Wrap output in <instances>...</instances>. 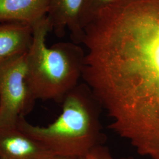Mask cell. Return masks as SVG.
Wrapping results in <instances>:
<instances>
[{
	"mask_svg": "<svg viewBox=\"0 0 159 159\" xmlns=\"http://www.w3.org/2000/svg\"><path fill=\"white\" fill-rule=\"evenodd\" d=\"M86 50L85 82L111 129L159 159V0H119L102 10Z\"/></svg>",
	"mask_w": 159,
	"mask_h": 159,
	"instance_id": "1",
	"label": "cell"
},
{
	"mask_svg": "<svg viewBox=\"0 0 159 159\" xmlns=\"http://www.w3.org/2000/svg\"><path fill=\"white\" fill-rule=\"evenodd\" d=\"M62 102L61 113L50 125H34L23 117L17 127L55 156L79 159L101 145L102 107L84 83L77 85Z\"/></svg>",
	"mask_w": 159,
	"mask_h": 159,
	"instance_id": "2",
	"label": "cell"
},
{
	"mask_svg": "<svg viewBox=\"0 0 159 159\" xmlns=\"http://www.w3.org/2000/svg\"><path fill=\"white\" fill-rule=\"evenodd\" d=\"M33 40L25 55L26 82L35 100L63 102L79 84L85 52L74 42L46 45L50 32L45 17L31 25Z\"/></svg>",
	"mask_w": 159,
	"mask_h": 159,
	"instance_id": "3",
	"label": "cell"
},
{
	"mask_svg": "<svg viewBox=\"0 0 159 159\" xmlns=\"http://www.w3.org/2000/svg\"><path fill=\"white\" fill-rule=\"evenodd\" d=\"M26 54L0 63V127H17L36 101L26 82Z\"/></svg>",
	"mask_w": 159,
	"mask_h": 159,
	"instance_id": "4",
	"label": "cell"
},
{
	"mask_svg": "<svg viewBox=\"0 0 159 159\" xmlns=\"http://www.w3.org/2000/svg\"><path fill=\"white\" fill-rule=\"evenodd\" d=\"M56 157L17 126L0 127V159H54Z\"/></svg>",
	"mask_w": 159,
	"mask_h": 159,
	"instance_id": "5",
	"label": "cell"
},
{
	"mask_svg": "<svg viewBox=\"0 0 159 159\" xmlns=\"http://www.w3.org/2000/svg\"><path fill=\"white\" fill-rule=\"evenodd\" d=\"M83 4L84 0H49L46 17L50 31L61 38L68 29L74 43H81L84 35L80 25Z\"/></svg>",
	"mask_w": 159,
	"mask_h": 159,
	"instance_id": "6",
	"label": "cell"
},
{
	"mask_svg": "<svg viewBox=\"0 0 159 159\" xmlns=\"http://www.w3.org/2000/svg\"><path fill=\"white\" fill-rule=\"evenodd\" d=\"M49 0H0V23L33 25L46 17Z\"/></svg>",
	"mask_w": 159,
	"mask_h": 159,
	"instance_id": "7",
	"label": "cell"
},
{
	"mask_svg": "<svg viewBox=\"0 0 159 159\" xmlns=\"http://www.w3.org/2000/svg\"><path fill=\"white\" fill-rule=\"evenodd\" d=\"M33 40V29L23 23H0V63L26 54Z\"/></svg>",
	"mask_w": 159,
	"mask_h": 159,
	"instance_id": "8",
	"label": "cell"
},
{
	"mask_svg": "<svg viewBox=\"0 0 159 159\" xmlns=\"http://www.w3.org/2000/svg\"><path fill=\"white\" fill-rule=\"evenodd\" d=\"M118 0H84L80 17V25L83 30L97 15Z\"/></svg>",
	"mask_w": 159,
	"mask_h": 159,
	"instance_id": "9",
	"label": "cell"
},
{
	"mask_svg": "<svg viewBox=\"0 0 159 159\" xmlns=\"http://www.w3.org/2000/svg\"><path fill=\"white\" fill-rule=\"evenodd\" d=\"M90 153L94 159H115L112 156L107 148L102 146V145H99L93 148Z\"/></svg>",
	"mask_w": 159,
	"mask_h": 159,
	"instance_id": "10",
	"label": "cell"
},
{
	"mask_svg": "<svg viewBox=\"0 0 159 159\" xmlns=\"http://www.w3.org/2000/svg\"><path fill=\"white\" fill-rule=\"evenodd\" d=\"M79 159H93V157H92V156H91V154L90 153H89L88 154H87L86 156H84V157H81V158H80Z\"/></svg>",
	"mask_w": 159,
	"mask_h": 159,
	"instance_id": "11",
	"label": "cell"
},
{
	"mask_svg": "<svg viewBox=\"0 0 159 159\" xmlns=\"http://www.w3.org/2000/svg\"><path fill=\"white\" fill-rule=\"evenodd\" d=\"M54 159H75L73 158H68V157H56Z\"/></svg>",
	"mask_w": 159,
	"mask_h": 159,
	"instance_id": "12",
	"label": "cell"
}]
</instances>
